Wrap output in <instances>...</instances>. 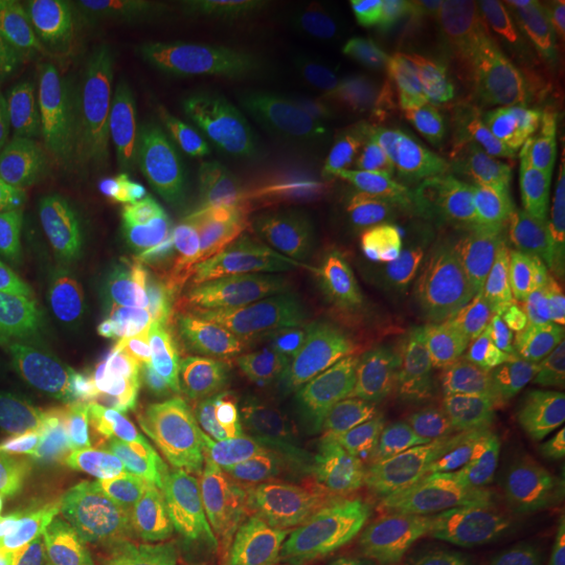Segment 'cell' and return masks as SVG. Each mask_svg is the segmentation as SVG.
<instances>
[{
    "label": "cell",
    "instance_id": "cell-13",
    "mask_svg": "<svg viewBox=\"0 0 565 565\" xmlns=\"http://www.w3.org/2000/svg\"><path fill=\"white\" fill-rule=\"evenodd\" d=\"M3 248L7 243L0 239V456L22 430L25 408L32 399V371L22 337L20 296L7 280Z\"/></svg>",
    "mask_w": 565,
    "mask_h": 565
},
{
    "label": "cell",
    "instance_id": "cell-7",
    "mask_svg": "<svg viewBox=\"0 0 565 565\" xmlns=\"http://www.w3.org/2000/svg\"><path fill=\"white\" fill-rule=\"evenodd\" d=\"M214 13L270 66H418L475 54L497 35L490 10L437 0H236Z\"/></svg>",
    "mask_w": 565,
    "mask_h": 565
},
{
    "label": "cell",
    "instance_id": "cell-15",
    "mask_svg": "<svg viewBox=\"0 0 565 565\" xmlns=\"http://www.w3.org/2000/svg\"><path fill=\"white\" fill-rule=\"evenodd\" d=\"M296 565H359L355 531H327L305 537L296 550Z\"/></svg>",
    "mask_w": 565,
    "mask_h": 565
},
{
    "label": "cell",
    "instance_id": "cell-4",
    "mask_svg": "<svg viewBox=\"0 0 565 565\" xmlns=\"http://www.w3.org/2000/svg\"><path fill=\"white\" fill-rule=\"evenodd\" d=\"M327 408L343 437L359 505L371 519L393 512L408 493L415 384L403 286L377 243L355 245L337 289Z\"/></svg>",
    "mask_w": 565,
    "mask_h": 565
},
{
    "label": "cell",
    "instance_id": "cell-17",
    "mask_svg": "<svg viewBox=\"0 0 565 565\" xmlns=\"http://www.w3.org/2000/svg\"><path fill=\"white\" fill-rule=\"evenodd\" d=\"M544 20L550 25V35L565 44V0L559 3H546L544 7Z\"/></svg>",
    "mask_w": 565,
    "mask_h": 565
},
{
    "label": "cell",
    "instance_id": "cell-16",
    "mask_svg": "<svg viewBox=\"0 0 565 565\" xmlns=\"http://www.w3.org/2000/svg\"><path fill=\"white\" fill-rule=\"evenodd\" d=\"M546 323L556 345L565 352V289H559L550 302H546Z\"/></svg>",
    "mask_w": 565,
    "mask_h": 565
},
{
    "label": "cell",
    "instance_id": "cell-1",
    "mask_svg": "<svg viewBox=\"0 0 565 565\" xmlns=\"http://www.w3.org/2000/svg\"><path fill=\"white\" fill-rule=\"evenodd\" d=\"M340 163L321 132L264 170L226 255V405L217 497L296 503L327 475V352L337 308Z\"/></svg>",
    "mask_w": 565,
    "mask_h": 565
},
{
    "label": "cell",
    "instance_id": "cell-14",
    "mask_svg": "<svg viewBox=\"0 0 565 565\" xmlns=\"http://www.w3.org/2000/svg\"><path fill=\"white\" fill-rule=\"evenodd\" d=\"M352 531L359 537V565H434L422 550L393 541L381 519H362Z\"/></svg>",
    "mask_w": 565,
    "mask_h": 565
},
{
    "label": "cell",
    "instance_id": "cell-8",
    "mask_svg": "<svg viewBox=\"0 0 565 565\" xmlns=\"http://www.w3.org/2000/svg\"><path fill=\"white\" fill-rule=\"evenodd\" d=\"M17 296L39 412L104 418L120 408V330L102 245L51 248L25 270Z\"/></svg>",
    "mask_w": 565,
    "mask_h": 565
},
{
    "label": "cell",
    "instance_id": "cell-18",
    "mask_svg": "<svg viewBox=\"0 0 565 565\" xmlns=\"http://www.w3.org/2000/svg\"><path fill=\"white\" fill-rule=\"evenodd\" d=\"M0 565H51V563H41L35 556H29V553H22L17 546L3 544L0 541Z\"/></svg>",
    "mask_w": 565,
    "mask_h": 565
},
{
    "label": "cell",
    "instance_id": "cell-3",
    "mask_svg": "<svg viewBox=\"0 0 565 565\" xmlns=\"http://www.w3.org/2000/svg\"><path fill=\"white\" fill-rule=\"evenodd\" d=\"M408 490L459 565H559V512L522 430L465 367L415 390Z\"/></svg>",
    "mask_w": 565,
    "mask_h": 565
},
{
    "label": "cell",
    "instance_id": "cell-12",
    "mask_svg": "<svg viewBox=\"0 0 565 565\" xmlns=\"http://www.w3.org/2000/svg\"><path fill=\"white\" fill-rule=\"evenodd\" d=\"M61 154L29 136L20 122L0 114V239L35 223L66 182Z\"/></svg>",
    "mask_w": 565,
    "mask_h": 565
},
{
    "label": "cell",
    "instance_id": "cell-5",
    "mask_svg": "<svg viewBox=\"0 0 565 565\" xmlns=\"http://www.w3.org/2000/svg\"><path fill=\"white\" fill-rule=\"evenodd\" d=\"M136 452L104 418L39 412L0 456V541L51 565H76L139 519Z\"/></svg>",
    "mask_w": 565,
    "mask_h": 565
},
{
    "label": "cell",
    "instance_id": "cell-10",
    "mask_svg": "<svg viewBox=\"0 0 565 565\" xmlns=\"http://www.w3.org/2000/svg\"><path fill=\"white\" fill-rule=\"evenodd\" d=\"M427 180L509 226L565 230V129L437 126L412 141Z\"/></svg>",
    "mask_w": 565,
    "mask_h": 565
},
{
    "label": "cell",
    "instance_id": "cell-9",
    "mask_svg": "<svg viewBox=\"0 0 565 565\" xmlns=\"http://www.w3.org/2000/svg\"><path fill=\"white\" fill-rule=\"evenodd\" d=\"M0 114L66 163L132 151L73 17L54 3L0 0Z\"/></svg>",
    "mask_w": 565,
    "mask_h": 565
},
{
    "label": "cell",
    "instance_id": "cell-6",
    "mask_svg": "<svg viewBox=\"0 0 565 565\" xmlns=\"http://www.w3.org/2000/svg\"><path fill=\"white\" fill-rule=\"evenodd\" d=\"M79 32L102 95L126 136L189 151L223 107V25L189 0H88Z\"/></svg>",
    "mask_w": 565,
    "mask_h": 565
},
{
    "label": "cell",
    "instance_id": "cell-2",
    "mask_svg": "<svg viewBox=\"0 0 565 565\" xmlns=\"http://www.w3.org/2000/svg\"><path fill=\"white\" fill-rule=\"evenodd\" d=\"M226 255L154 189L117 204L122 408L139 449L192 500L217 497L226 405Z\"/></svg>",
    "mask_w": 565,
    "mask_h": 565
},
{
    "label": "cell",
    "instance_id": "cell-11",
    "mask_svg": "<svg viewBox=\"0 0 565 565\" xmlns=\"http://www.w3.org/2000/svg\"><path fill=\"white\" fill-rule=\"evenodd\" d=\"M475 343L519 422L565 465V374L515 345L490 318H475Z\"/></svg>",
    "mask_w": 565,
    "mask_h": 565
}]
</instances>
